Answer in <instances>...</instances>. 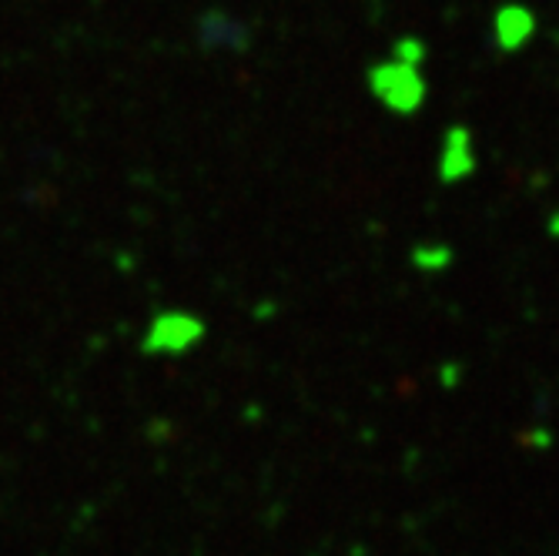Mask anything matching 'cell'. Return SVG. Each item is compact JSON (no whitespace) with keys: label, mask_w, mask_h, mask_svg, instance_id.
Here are the masks:
<instances>
[{"label":"cell","mask_w":559,"mask_h":556,"mask_svg":"<svg viewBox=\"0 0 559 556\" xmlns=\"http://www.w3.org/2000/svg\"><path fill=\"white\" fill-rule=\"evenodd\" d=\"M201 339H205V326L194 316H181V312H168V316H158L155 322L147 326V335H144V352L147 356H185L191 352Z\"/></svg>","instance_id":"1"}]
</instances>
